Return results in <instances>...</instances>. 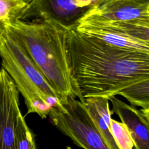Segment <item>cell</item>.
Segmentation results:
<instances>
[{
  "label": "cell",
  "instance_id": "cell-1",
  "mask_svg": "<svg viewBox=\"0 0 149 149\" xmlns=\"http://www.w3.org/2000/svg\"><path fill=\"white\" fill-rule=\"evenodd\" d=\"M73 76L83 98H107L123 89L149 80V54L111 46L67 29Z\"/></svg>",
  "mask_w": 149,
  "mask_h": 149
},
{
  "label": "cell",
  "instance_id": "cell-2",
  "mask_svg": "<svg viewBox=\"0 0 149 149\" xmlns=\"http://www.w3.org/2000/svg\"><path fill=\"white\" fill-rule=\"evenodd\" d=\"M67 29L49 19L18 20L7 27L6 33L23 46L56 91L60 103L69 98L84 102L72 72Z\"/></svg>",
  "mask_w": 149,
  "mask_h": 149
},
{
  "label": "cell",
  "instance_id": "cell-3",
  "mask_svg": "<svg viewBox=\"0 0 149 149\" xmlns=\"http://www.w3.org/2000/svg\"><path fill=\"white\" fill-rule=\"evenodd\" d=\"M0 57L2 68L24 98L27 113L45 119L59 98L23 46L6 33L0 37Z\"/></svg>",
  "mask_w": 149,
  "mask_h": 149
},
{
  "label": "cell",
  "instance_id": "cell-4",
  "mask_svg": "<svg viewBox=\"0 0 149 149\" xmlns=\"http://www.w3.org/2000/svg\"><path fill=\"white\" fill-rule=\"evenodd\" d=\"M73 27L111 46L149 54V21L115 22L84 15Z\"/></svg>",
  "mask_w": 149,
  "mask_h": 149
},
{
  "label": "cell",
  "instance_id": "cell-5",
  "mask_svg": "<svg viewBox=\"0 0 149 149\" xmlns=\"http://www.w3.org/2000/svg\"><path fill=\"white\" fill-rule=\"evenodd\" d=\"M51 122L74 144L83 149H109L92 120L85 102L69 98L50 109Z\"/></svg>",
  "mask_w": 149,
  "mask_h": 149
},
{
  "label": "cell",
  "instance_id": "cell-6",
  "mask_svg": "<svg viewBox=\"0 0 149 149\" xmlns=\"http://www.w3.org/2000/svg\"><path fill=\"white\" fill-rule=\"evenodd\" d=\"M96 0H29L20 20L49 19L69 28L76 24Z\"/></svg>",
  "mask_w": 149,
  "mask_h": 149
},
{
  "label": "cell",
  "instance_id": "cell-7",
  "mask_svg": "<svg viewBox=\"0 0 149 149\" xmlns=\"http://www.w3.org/2000/svg\"><path fill=\"white\" fill-rule=\"evenodd\" d=\"M0 149H17L16 127L21 111L19 91L9 75L0 69Z\"/></svg>",
  "mask_w": 149,
  "mask_h": 149
},
{
  "label": "cell",
  "instance_id": "cell-8",
  "mask_svg": "<svg viewBox=\"0 0 149 149\" xmlns=\"http://www.w3.org/2000/svg\"><path fill=\"white\" fill-rule=\"evenodd\" d=\"M84 15L115 22L149 21V0H96Z\"/></svg>",
  "mask_w": 149,
  "mask_h": 149
},
{
  "label": "cell",
  "instance_id": "cell-9",
  "mask_svg": "<svg viewBox=\"0 0 149 149\" xmlns=\"http://www.w3.org/2000/svg\"><path fill=\"white\" fill-rule=\"evenodd\" d=\"M108 100L112 103V113L116 114L129 130L134 149H149V109H138L116 97Z\"/></svg>",
  "mask_w": 149,
  "mask_h": 149
},
{
  "label": "cell",
  "instance_id": "cell-10",
  "mask_svg": "<svg viewBox=\"0 0 149 149\" xmlns=\"http://www.w3.org/2000/svg\"><path fill=\"white\" fill-rule=\"evenodd\" d=\"M88 113L96 127L109 149H119L111 129L110 121L112 113L107 98L94 97L85 99Z\"/></svg>",
  "mask_w": 149,
  "mask_h": 149
},
{
  "label": "cell",
  "instance_id": "cell-11",
  "mask_svg": "<svg viewBox=\"0 0 149 149\" xmlns=\"http://www.w3.org/2000/svg\"><path fill=\"white\" fill-rule=\"evenodd\" d=\"M29 3V0H0V37L8 26L20 20Z\"/></svg>",
  "mask_w": 149,
  "mask_h": 149
},
{
  "label": "cell",
  "instance_id": "cell-12",
  "mask_svg": "<svg viewBox=\"0 0 149 149\" xmlns=\"http://www.w3.org/2000/svg\"><path fill=\"white\" fill-rule=\"evenodd\" d=\"M118 95L125 98L132 106L149 109V80L133 84L123 90Z\"/></svg>",
  "mask_w": 149,
  "mask_h": 149
},
{
  "label": "cell",
  "instance_id": "cell-13",
  "mask_svg": "<svg viewBox=\"0 0 149 149\" xmlns=\"http://www.w3.org/2000/svg\"><path fill=\"white\" fill-rule=\"evenodd\" d=\"M16 139L17 149H37L34 134L28 127L22 113L17 119Z\"/></svg>",
  "mask_w": 149,
  "mask_h": 149
},
{
  "label": "cell",
  "instance_id": "cell-14",
  "mask_svg": "<svg viewBox=\"0 0 149 149\" xmlns=\"http://www.w3.org/2000/svg\"><path fill=\"white\" fill-rule=\"evenodd\" d=\"M112 134L119 149H133V142L127 127L112 118L110 121Z\"/></svg>",
  "mask_w": 149,
  "mask_h": 149
},
{
  "label": "cell",
  "instance_id": "cell-15",
  "mask_svg": "<svg viewBox=\"0 0 149 149\" xmlns=\"http://www.w3.org/2000/svg\"><path fill=\"white\" fill-rule=\"evenodd\" d=\"M0 82H1V72H0Z\"/></svg>",
  "mask_w": 149,
  "mask_h": 149
}]
</instances>
